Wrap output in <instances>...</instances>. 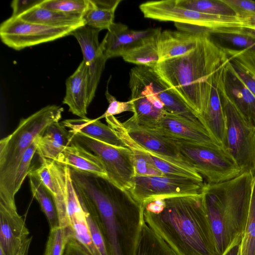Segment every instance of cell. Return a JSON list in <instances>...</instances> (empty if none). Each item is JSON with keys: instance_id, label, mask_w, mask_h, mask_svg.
I'll list each match as a JSON object with an SVG mask.
<instances>
[{"instance_id": "6da1fadb", "label": "cell", "mask_w": 255, "mask_h": 255, "mask_svg": "<svg viewBox=\"0 0 255 255\" xmlns=\"http://www.w3.org/2000/svg\"><path fill=\"white\" fill-rule=\"evenodd\" d=\"M69 168L78 198L98 215L108 255H134L145 222L141 204L107 179Z\"/></svg>"}, {"instance_id": "7a4b0ae2", "label": "cell", "mask_w": 255, "mask_h": 255, "mask_svg": "<svg viewBox=\"0 0 255 255\" xmlns=\"http://www.w3.org/2000/svg\"><path fill=\"white\" fill-rule=\"evenodd\" d=\"M141 205L145 223L174 255H217L203 191L196 195L148 200Z\"/></svg>"}, {"instance_id": "3957f363", "label": "cell", "mask_w": 255, "mask_h": 255, "mask_svg": "<svg viewBox=\"0 0 255 255\" xmlns=\"http://www.w3.org/2000/svg\"><path fill=\"white\" fill-rule=\"evenodd\" d=\"M228 61L224 49L209 33H202L191 52L159 62L155 69L201 119L208 108L214 78Z\"/></svg>"}, {"instance_id": "277c9868", "label": "cell", "mask_w": 255, "mask_h": 255, "mask_svg": "<svg viewBox=\"0 0 255 255\" xmlns=\"http://www.w3.org/2000/svg\"><path fill=\"white\" fill-rule=\"evenodd\" d=\"M64 111L55 105L46 106L22 119L16 129L0 141V202L16 207L14 186L22 156L34 140L52 124L59 122Z\"/></svg>"}, {"instance_id": "5b68a950", "label": "cell", "mask_w": 255, "mask_h": 255, "mask_svg": "<svg viewBox=\"0 0 255 255\" xmlns=\"http://www.w3.org/2000/svg\"><path fill=\"white\" fill-rule=\"evenodd\" d=\"M255 179L251 173L244 172L230 180L209 184L217 198L230 244L243 236Z\"/></svg>"}, {"instance_id": "8992f818", "label": "cell", "mask_w": 255, "mask_h": 255, "mask_svg": "<svg viewBox=\"0 0 255 255\" xmlns=\"http://www.w3.org/2000/svg\"><path fill=\"white\" fill-rule=\"evenodd\" d=\"M218 88L225 119L222 147L243 173H251L255 177V127L245 119L225 95L220 78Z\"/></svg>"}, {"instance_id": "52a82bcc", "label": "cell", "mask_w": 255, "mask_h": 255, "mask_svg": "<svg viewBox=\"0 0 255 255\" xmlns=\"http://www.w3.org/2000/svg\"><path fill=\"white\" fill-rule=\"evenodd\" d=\"M172 140L185 161L205 179L207 183L227 181L243 173L223 148H212L181 140Z\"/></svg>"}, {"instance_id": "ba28073f", "label": "cell", "mask_w": 255, "mask_h": 255, "mask_svg": "<svg viewBox=\"0 0 255 255\" xmlns=\"http://www.w3.org/2000/svg\"><path fill=\"white\" fill-rule=\"evenodd\" d=\"M139 7L145 18L191 25L207 29L209 33L223 28H246L244 19L237 16L199 12L178 6L174 0L148 1Z\"/></svg>"}, {"instance_id": "9c48e42d", "label": "cell", "mask_w": 255, "mask_h": 255, "mask_svg": "<svg viewBox=\"0 0 255 255\" xmlns=\"http://www.w3.org/2000/svg\"><path fill=\"white\" fill-rule=\"evenodd\" d=\"M72 134L71 143L83 147L100 159L108 180L123 191L128 192L130 189L136 175L130 149L115 146L80 133Z\"/></svg>"}, {"instance_id": "30bf717a", "label": "cell", "mask_w": 255, "mask_h": 255, "mask_svg": "<svg viewBox=\"0 0 255 255\" xmlns=\"http://www.w3.org/2000/svg\"><path fill=\"white\" fill-rule=\"evenodd\" d=\"M205 182L174 175L143 176L136 175L128 191L138 203L148 200L196 195L202 193Z\"/></svg>"}, {"instance_id": "8fae6325", "label": "cell", "mask_w": 255, "mask_h": 255, "mask_svg": "<svg viewBox=\"0 0 255 255\" xmlns=\"http://www.w3.org/2000/svg\"><path fill=\"white\" fill-rule=\"evenodd\" d=\"M76 29L48 26L11 16L1 23L0 37L7 46L20 50L71 35Z\"/></svg>"}, {"instance_id": "7c38bea8", "label": "cell", "mask_w": 255, "mask_h": 255, "mask_svg": "<svg viewBox=\"0 0 255 255\" xmlns=\"http://www.w3.org/2000/svg\"><path fill=\"white\" fill-rule=\"evenodd\" d=\"M49 164L51 173L63 192L73 237L92 255H100L91 239L84 211L72 183L69 167L50 159Z\"/></svg>"}, {"instance_id": "4fadbf2b", "label": "cell", "mask_w": 255, "mask_h": 255, "mask_svg": "<svg viewBox=\"0 0 255 255\" xmlns=\"http://www.w3.org/2000/svg\"><path fill=\"white\" fill-rule=\"evenodd\" d=\"M135 76L163 104L168 113L185 118L197 124L203 125L200 117L195 113L160 76L155 68L137 66L130 72Z\"/></svg>"}, {"instance_id": "5bb4252c", "label": "cell", "mask_w": 255, "mask_h": 255, "mask_svg": "<svg viewBox=\"0 0 255 255\" xmlns=\"http://www.w3.org/2000/svg\"><path fill=\"white\" fill-rule=\"evenodd\" d=\"M145 128L172 139L209 147L223 148L204 126L167 112L153 126Z\"/></svg>"}, {"instance_id": "9a60e30c", "label": "cell", "mask_w": 255, "mask_h": 255, "mask_svg": "<svg viewBox=\"0 0 255 255\" xmlns=\"http://www.w3.org/2000/svg\"><path fill=\"white\" fill-rule=\"evenodd\" d=\"M123 124L131 138L144 149L171 163L195 170L185 161L172 139L140 126L132 116Z\"/></svg>"}, {"instance_id": "2e32d148", "label": "cell", "mask_w": 255, "mask_h": 255, "mask_svg": "<svg viewBox=\"0 0 255 255\" xmlns=\"http://www.w3.org/2000/svg\"><path fill=\"white\" fill-rule=\"evenodd\" d=\"M100 31L87 25L75 29L71 35L78 42L83 60L88 68V96L89 104L93 101L107 59L103 55L98 40Z\"/></svg>"}, {"instance_id": "e0dca14e", "label": "cell", "mask_w": 255, "mask_h": 255, "mask_svg": "<svg viewBox=\"0 0 255 255\" xmlns=\"http://www.w3.org/2000/svg\"><path fill=\"white\" fill-rule=\"evenodd\" d=\"M160 28L136 30L121 23H114L108 29L100 48L105 58L122 56L129 50L161 32Z\"/></svg>"}, {"instance_id": "ac0fdd59", "label": "cell", "mask_w": 255, "mask_h": 255, "mask_svg": "<svg viewBox=\"0 0 255 255\" xmlns=\"http://www.w3.org/2000/svg\"><path fill=\"white\" fill-rule=\"evenodd\" d=\"M29 232L16 207L0 202V251L18 255Z\"/></svg>"}, {"instance_id": "d6986e66", "label": "cell", "mask_w": 255, "mask_h": 255, "mask_svg": "<svg viewBox=\"0 0 255 255\" xmlns=\"http://www.w3.org/2000/svg\"><path fill=\"white\" fill-rule=\"evenodd\" d=\"M220 84L225 95L242 116L255 127V96L238 76L228 61L222 71Z\"/></svg>"}, {"instance_id": "ffe728a7", "label": "cell", "mask_w": 255, "mask_h": 255, "mask_svg": "<svg viewBox=\"0 0 255 255\" xmlns=\"http://www.w3.org/2000/svg\"><path fill=\"white\" fill-rule=\"evenodd\" d=\"M88 68L83 60L66 81V93L62 103L69 111L80 118H87L88 100Z\"/></svg>"}, {"instance_id": "44dd1931", "label": "cell", "mask_w": 255, "mask_h": 255, "mask_svg": "<svg viewBox=\"0 0 255 255\" xmlns=\"http://www.w3.org/2000/svg\"><path fill=\"white\" fill-rule=\"evenodd\" d=\"M200 33L165 30L158 36L159 62L187 54L197 46Z\"/></svg>"}, {"instance_id": "7402d4cb", "label": "cell", "mask_w": 255, "mask_h": 255, "mask_svg": "<svg viewBox=\"0 0 255 255\" xmlns=\"http://www.w3.org/2000/svg\"><path fill=\"white\" fill-rule=\"evenodd\" d=\"M56 162L73 169L90 173L108 179V176L100 159L83 147L71 143L58 155Z\"/></svg>"}, {"instance_id": "603a6c76", "label": "cell", "mask_w": 255, "mask_h": 255, "mask_svg": "<svg viewBox=\"0 0 255 255\" xmlns=\"http://www.w3.org/2000/svg\"><path fill=\"white\" fill-rule=\"evenodd\" d=\"M61 123L73 133H80L115 146L127 147L108 125L96 119H66Z\"/></svg>"}, {"instance_id": "cb8c5ba5", "label": "cell", "mask_w": 255, "mask_h": 255, "mask_svg": "<svg viewBox=\"0 0 255 255\" xmlns=\"http://www.w3.org/2000/svg\"><path fill=\"white\" fill-rule=\"evenodd\" d=\"M72 136L61 123H53L39 137L36 152L41 158L55 161L65 147L71 143Z\"/></svg>"}, {"instance_id": "d4e9b609", "label": "cell", "mask_w": 255, "mask_h": 255, "mask_svg": "<svg viewBox=\"0 0 255 255\" xmlns=\"http://www.w3.org/2000/svg\"><path fill=\"white\" fill-rule=\"evenodd\" d=\"M224 67L218 71L214 78L208 108L201 117L206 128L222 145L225 131V119L218 84Z\"/></svg>"}, {"instance_id": "484cf974", "label": "cell", "mask_w": 255, "mask_h": 255, "mask_svg": "<svg viewBox=\"0 0 255 255\" xmlns=\"http://www.w3.org/2000/svg\"><path fill=\"white\" fill-rule=\"evenodd\" d=\"M223 48L247 50L255 53V30L245 27L223 28L209 33Z\"/></svg>"}, {"instance_id": "4316f807", "label": "cell", "mask_w": 255, "mask_h": 255, "mask_svg": "<svg viewBox=\"0 0 255 255\" xmlns=\"http://www.w3.org/2000/svg\"><path fill=\"white\" fill-rule=\"evenodd\" d=\"M18 17L26 21L54 27L77 28L85 25L82 18L48 9L39 5Z\"/></svg>"}, {"instance_id": "83f0119b", "label": "cell", "mask_w": 255, "mask_h": 255, "mask_svg": "<svg viewBox=\"0 0 255 255\" xmlns=\"http://www.w3.org/2000/svg\"><path fill=\"white\" fill-rule=\"evenodd\" d=\"M121 0H90L83 18L85 25L99 30L108 29L114 23L115 11Z\"/></svg>"}, {"instance_id": "f1b7e54d", "label": "cell", "mask_w": 255, "mask_h": 255, "mask_svg": "<svg viewBox=\"0 0 255 255\" xmlns=\"http://www.w3.org/2000/svg\"><path fill=\"white\" fill-rule=\"evenodd\" d=\"M232 68L255 96V53L224 48Z\"/></svg>"}, {"instance_id": "f546056e", "label": "cell", "mask_w": 255, "mask_h": 255, "mask_svg": "<svg viewBox=\"0 0 255 255\" xmlns=\"http://www.w3.org/2000/svg\"><path fill=\"white\" fill-rule=\"evenodd\" d=\"M134 113L132 116L137 123L144 128H150L156 124L166 112L157 109L136 87L129 85Z\"/></svg>"}, {"instance_id": "4dcf8cb0", "label": "cell", "mask_w": 255, "mask_h": 255, "mask_svg": "<svg viewBox=\"0 0 255 255\" xmlns=\"http://www.w3.org/2000/svg\"><path fill=\"white\" fill-rule=\"evenodd\" d=\"M28 176L32 194L39 203L42 211L46 216L50 230L60 226L57 211L52 195L35 174L29 172Z\"/></svg>"}, {"instance_id": "1f68e13d", "label": "cell", "mask_w": 255, "mask_h": 255, "mask_svg": "<svg viewBox=\"0 0 255 255\" xmlns=\"http://www.w3.org/2000/svg\"><path fill=\"white\" fill-rule=\"evenodd\" d=\"M160 33L125 52L123 59L137 66L155 68L159 61L157 39Z\"/></svg>"}, {"instance_id": "d6a6232c", "label": "cell", "mask_w": 255, "mask_h": 255, "mask_svg": "<svg viewBox=\"0 0 255 255\" xmlns=\"http://www.w3.org/2000/svg\"><path fill=\"white\" fill-rule=\"evenodd\" d=\"M134 255H174L166 242L144 222Z\"/></svg>"}, {"instance_id": "836d02e7", "label": "cell", "mask_w": 255, "mask_h": 255, "mask_svg": "<svg viewBox=\"0 0 255 255\" xmlns=\"http://www.w3.org/2000/svg\"><path fill=\"white\" fill-rule=\"evenodd\" d=\"M174 1L178 6L199 12L237 16L234 9L224 0H174Z\"/></svg>"}, {"instance_id": "e575fe53", "label": "cell", "mask_w": 255, "mask_h": 255, "mask_svg": "<svg viewBox=\"0 0 255 255\" xmlns=\"http://www.w3.org/2000/svg\"><path fill=\"white\" fill-rule=\"evenodd\" d=\"M89 4L90 0H43L39 5L48 9L83 18Z\"/></svg>"}, {"instance_id": "d590c367", "label": "cell", "mask_w": 255, "mask_h": 255, "mask_svg": "<svg viewBox=\"0 0 255 255\" xmlns=\"http://www.w3.org/2000/svg\"><path fill=\"white\" fill-rule=\"evenodd\" d=\"M240 255H255V179L248 216L240 245Z\"/></svg>"}, {"instance_id": "8d00e7d4", "label": "cell", "mask_w": 255, "mask_h": 255, "mask_svg": "<svg viewBox=\"0 0 255 255\" xmlns=\"http://www.w3.org/2000/svg\"><path fill=\"white\" fill-rule=\"evenodd\" d=\"M84 211L92 241L100 255H108L99 217L95 210L87 203L79 199Z\"/></svg>"}, {"instance_id": "74e56055", "label": "cell", "mask_w": 255, "mask_h": 255, "mask_svg": "<svg viewBox=\"0 0 255 255\" xmlns=\"http://www.w3.org/2000/svg\"><path fill=\"white\" fill-rule=\"evenodd\" d=\"M73 236L70 227L59 226L50 230L44 255H63L69 240Z\"/></svg>"}, {"instance_id": "f35d334b", "label": "cell", "mask_w": 255, "mask_h": 255, "mask_svg": "<svg viewBox=\"0 0 255 255\" xmlns=\"http://www.w3.org/2000/svg\"><path fill=\"white\" fill-rule=\"evenodd\" d=\"M39 136L34 140L22 156L15 177L14 192L15 195L20 188L25 177L28 176L29 171L33 167L31 166L32 159L36 152L37 143Z\"/></svg>"}, {"instance_id": "ab89813d", "label": "cell", "mask_w": 255, "mask_h": 255, "mask_svg": "<svg viewBox=\"0 0 255 255\" xmlns=\"http://www.w3.org/2000/svg\"><path fill=\"white\" fill-rule=\"evenodd\" d=\"M35 174L53 197L57 192V186L50 170L49 159L41 158L39 166L33 168L29 171Z\"/></svg>"}, {"instance_id": "60d3db41", "label": "cell", "mask_w": 255, "mask_h": 255, "mask_svg": "<svg viewBox=\"0 0 255 255\" xmlns=\"http://www.w3.org/2000/svg\"><path fill=\"white\" fill-rule=\"evenodd\" d=\"M130 150L133 153L136 175L143 176L164 175L161 171L149 163L142 153L136 150Z\"/></svg>"}, {"instance_id": "b9f144b4", "label": "cell", "mask_w": 255, "mask_h": 255, "mask_svg": "<svg viewBox=\"0 0 255 255\" xmlns=\"http://www.w3.org/2000/svg\"><path fill=\"white\" fill-rule=\"evenodd\" d=\"M105 96L109 103V106L106 112L102 116L96 118V120H100L125 112L134 113L133 106L130 100L128 102L119 101L109 92L108 89L106 91Z\"/></svg>"}, {"instance_id": "7bdbcfd3", "label": "cell", "mask_w": 255, "mask_h": 255, "mask_svg": "<svg viewBox=\"0 0 255 255\" xmlns=\"http://www.w3.org/2000/svg\"><path fill=\"white\" fill-rule=\"evenodd\" d=\"M236 12L237 16L244 18L255 16V1L251 0H224Z\"/></svg>"}, {"instance_id": "ee69618b", "label": "cell", "mask_w": 255, "mask_h": 255, "mask_svg": "<svg viewBox=\"0 0 255 255\" xmlns=\"http://www.w3.org/2000/svg\"><path fill=\"white\" fill-rule=\"evenodd\" d=\"M43 0H14L11 3V7L12 9L11 16L18 17L24 12L39 5Z\"/></svg>"}, {"instance_id": "f6af8a7d", "label": "cell", "mask_w": 255, "mask_h": 255, "mask_svg": "<svg viewBox=\"0 0 255 255\" xmlns=\"http://www.w3.org/2000/svg\"><path fill=\"white\" fill-rule=\"evenodd\" d=\"M63 255H92L73 236L69 240Z\"/></svg>"}, {"instance_id": "bcb514c9", "label": "cell", "mask_w": 255, "mask_h": 255, "mask_svg": "<svg viewBox=\"0 0 255 255\" xmlns=\"http://www.w3.org/2000/svg\"><path fill=\"white\" fill-rule=\"evenodd\" d=\"M242 236L235 238L227 248L222 255H238L242 242Z\"/></svg>"}, {"instance_id": "7dc6e473", "label": "cell", "mask_w": 255, "mask_h": 255, "mask_svg": "<svg viewBox=\"0 0 255 255\" xmlns=\"http://www.w3.org/2000/svg\"><path fill=\"white\" fill-rule=\"evenodd\" d=\"M32 237L28 238L21 247L18 255H28Z\"/></svg>"}, {"instance_id": "c3c4849f", "label": "cell", "mask_w": 255, "mask_h": 255, "mask_svg": "<svg viewBox=\"0 0 255 255\" xmlns=\"http://www.w3.org/2000/svg\"><path fill=\"white\" fill-rule=\"evenodd\" d=\"M246 28L255 30V16L244 18Z\"/></svg>"}, {"instance_id": "681fc988", "label": "cell", "mask_w": 255, "mask_h": 255, "mask_svg": "<svg viewBox=\"0 0 255 255\" xmlns=\"http://www.w3.org/2000/svg\"><path fill=\"white\" fill-rule=\"evenodd\" d=\"M0 255H4L1 251H0Z\"/></svg>"}, {"instance_id": "f907efd6", "label": "cell", "mask_w": 255, "mask_h": 255, "mask_svg": "<svg viewBox=\"0 0 255 255\" xmlns=\"http://www.w3.org/2000/svg\"><path fill=\"white\" fill-rule=\"evenodd\" d=\"M240 246L239 254L238 255H240Z\"/></svg>"}]
</instances>
